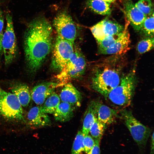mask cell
I'll return each mask as SVG.
<instances>
[{
	"mask_svg": "<svg viewBox=\"0 0 154 154\" xmlns=\"http://www.w3.org/2000/svg\"><path fill=\"white\" fill-rule=\"evenodd\" d=\"M52 29L43 17L29 23L25 32L24 49L27 68L34 73L40 68L52 47Z\"/></svg>",
	"mask_w": 154,
	"mask_h": 154,
	"instance_id": "obj_1",
	"label": "cell"
},
{
	"mask_svg": "<svg viewBox=\"0 0 154 154\" xmlns=\"http://www.w3.org/2000/svg\"><path fill=\"white\" fill-rule=\"evenodd\" d=\"M125 62L120 55L102 59L93 72L91 87L105 98L119 84Z\"/></svg>",
	"mask_w": 154,
	"mask_h": 154,
	"instance_id": "obj_2",
	"label": "cell"
},
{
	"mask_svg": "<svg viewBox=\"0 0 154 154\" xmlns=\"http://www.w3.org/2000/svg\"><path fill=\"white\" fill-rule=\"evenodd\" d=\"M137 80L134 70L123 76L119 84L105 98L114 105L122 108L129 106L133 97Z\"/></svg>",
	"mask_w": 154,
	"mask_h": 154,
	"instance_id": "obj_3",
	"label": "cell"
},
{
	"mask_svg": "<svg viewBox=\"0 0 154 154\" xmlns=\"http://www.w3.org/2000/svg\"><path fill=\"white\" fill-rule=\"evenodd\" d=\"M0 116L8 121L26 122L22 106L17 97L0 88Z\"/></svg>",
	"mask_w": 154,
	"mask_h": 154,
	"instance_id": "obj_4",
	"label": "cell"
},
{
	"mask_svg": "<svg viewBox=\"0 0 154 154\" xmlns=\"http://www.w3.org/2000/svg\"><path fill=\"white\" fill-rule=\"evenodd\" d=\"M86 66L84 57L80 51L76 49L68 62L57 76L60 86L80 77L84 73Z\"/></svg>",
	"mask_w": 154,
	"mask_h": 154,
	"instance_id": "obj_5",
	"label": "cell"
},
{
	"mask_svg": "<svg viewBox=\"0 0 154 154\" xmlns=\"http://www.w3.org/2000/svg\"><path fill=\"white\" fill-rule=\"evenodd\" d=\"M119 113L134 140L140 150L143 149L151 133V129L138 120L131 111L124 109Z\"/></svg>",
	"mask_w": 154,
	"mask_h": 154,
	"instance_id": "obj_6",
	"label": "cell"
},
{
	"mask_svg": "<svg viewBox=\"0 0 154 154\" xmlns=\"http://www.w3.org/2000/svg\"><path fill=\"white\" fill-rule=\"evenodd\" d=\"M74 44L57 36L52 52L51 65L54 70L60 72L68 62L74 51Z\"/></svg>",
	"mask_w": 154,
	"mask_h": 154,
	"instance_id": "obj_7",
	"label": "cell"
},
{
	"mask_svg": "<svg viewBox=\"0 0 154 154\" xmlns=\"http://www.w3.org/2000/svg\"><path fill=\"white\" fill-rule=\"evenodd\" d=\"M6 18V27L3 34L2 46L5 64L8 65L16 58L17 52V47L12 17L9 13H7Z\"/></svg>",
	"mask_w": 154,
	"mask_h": 154,
	"instance_id": "obj_8",
	"label": "cell"
},
{
	"mask_svg": "<svg viewBox=\"0 0 154 154\" xmlns=\"http://www.w3.org/2000/svg\"><path fill=\"white\" fill-rule=\"evenodd\" d=\"M53 25L58 36L73 44L76 35V28L71 16L66 12H63L54 18Z\"/></svg>",
	"mask_w": 154,
	"mask_h": 154,
	"instance_id": "obj_9",
	"label": "cell"
},
{
	"mask_svg": "<svg viewBox=\"0 0 154 154\" xmlns=\"http://www.w3.org/2000/svg\"><path fill=\"white\" fill-rule=\"evenodd\" d=\"M123 26L108 19H105L90 28L97 42L106 37L118 34L124 29Z\"/></svg>",
	"mask_w": 154,
	"mask_h": 154,
	"instance_id": "obj_10",
	"label": "cell"
},
{
	"mask_svg": "<svg viewBox=\"0 0 154 154\" xmlns=\"http://www.w3.org/2000/svg\"><path fill=\"white\" fill-rule=\"evenodd\" d=\"M128 25L127 23L123 31L111 46L99 51V53L104 54L121 55L126 52L129 49L130 43V35L127 29Z\"/></svg>",
	"mask_w": 154,
	"mask_h": 154,
	"instance_id": "obj_11",
	"label": "cell"
},
{
	"mask_svg": "<svg viewBox=\"0 0 154 154\" xmlns=\"http://www.w3.org/2000/svg\"><path fill=\"white\" fill-rule=\"evenodd\" d=\"M124 13L134 30L139 31L146 17L135 5L132 0H123Z\"/></svg>",
	"mask_w": 154,
	"mask_h": 154,
	"instance_id": "obj_12",
	"label": "cell"
},
{
	"mask_svg": "<svg viewBox=\"0 0 154 154\" xmlns=\"http://www.w3.org/2000/svg\"><path fill=\"white\" fill-rule=\"evenodd\" d=\"M60 86L58 83L52 82L42 83L35 86L32 90L31 96L35 103L41 105L53 92L56 88Z\"/></svg>",
	"mask_w": 154,
	"mask_h": 154,
	"instance_id": "obj_13",
	"label": "cell"
},
{
	"mask_svg": "<svg viewBox=\"0 0 154 154\" xmlns=\"http://www.w3.org/2000/svg\"><path fill=\"white\" fill-rule=\"evenodd\" d=\"M59 96L62 102L68 103L75 107L81 106V94L70 83H68L64 85Z\"/></svg>",
	"mask_w": 154,
	"mask_h": 154,
	"instance_id": "obj_14",
	"label": "cell"
},
{
	"mask_svg": "<svg viewBox=\"0 0 154 154\" xmlns=\"http://www.w3.org/2000/svg\"><path fill=\"white\" fill-rule=\"evenodd\" d=\"M27 118L29 124L34 128L49 126L51 124L50 118L47 114L42 112L40 107H33L28 112Z\"/></svg>",
	"mask_w": 154,
	"mask_h": 154,
	"instance_id": "obj_15",
	"label": "cell"
},
{
	"mask_svg": "<svg viewBox=\"0 0 154 154\" xmlns=\"http://www.w3.org/2000/svg\"><path fill=\"white\" fill-rule=\"evenodd\" d=\"M96 102L97 119L107 126L115 122L118 116L117 110L99 102Z\"/></svg>",
	"mask_w": 154,
	"mask_h": 154,
	"instance_id": "obj_16",
	"label": "cell"
},
{
	"mask_svg": "<svg viewBox=\"0 0 154 154\" xmlns=\"http://www.w3.org/2000/svg\"><path fill=\"white\" fill-rule=\"evenodd\" d=\"M11 91L17 97L22 107L28 106L31 97L27 85L23 83L15 84L11 88Z\"/></svg>",
	"mask_w": 154,
	"mask_h": 154,
	"instance_id": "obj_17",
	"label": "cell"
},
{
	"mask_svg": "<svg viewBox=\"0 0 154 154\" xmlns=\"http://www.w3.org/2000/svg\"><path fill=\"white\" fill-rule=\"evenodd\" d=\"M74 107L68 103L60 102L53 114L55 119L60 122L70 120L73 116Z\"/></svg>",
	"mask_w": 154,
	"mask_h": 154,
	"instance_id": "obj_18",
	"label": "cell"
},
{
	"mask_svg": "<svg viewBox=\"0 0 154 154\" xmlns=\"http://www.w3.org/2000/svg\"><path fill=\"white\" fill-rule=\"evenodd\" d=\"M97 118L96 101H91L85 113L82 131L85 136L88 134L90 127Z\"/></svg>",
	"mask_w": 154,
	"mask_h": 154,
	"instance_id": "obj_19",
	"label": "cell"
},
{
	"mask_svg": "<svg viewBox=\"0 0 154 154\" xmlns=\"http://www.w3.org/2000/svg\"><path fill=\"white\" fill-rule=\"evenodd\" d=\"M87 5L92 11L99 15H108L111 13L110 3L102 0H88Z\"/></svg>",
	"mask_w": 154,
	"mask_h": 154,
	"instance_id": "obj_20",
	"label": "cell"
},
{
	"mask_svg": "<svg viewBox=\"0 0 154 154\" xmlns=\"http://www.w3.org/2000/svg\"><path fill=\"white\" fill-rule=\"evenodd\" d=\"M60 100L59 96L54 92L40 107L41 111L46 114H53L60 103Z\"/></svg>",
	"mask_w": 154,
	"mask_h": 154,
	"instance_id": "obj_21",
	"label": "cell"
},
{
	"mask_svg": "<svg viewBox=\"0 0 154 154\" xmlns=\"http://www.w3.org/2000/svg\"><path fill=\"white\" fill-rule=\"evenodd\" d=\"M107 126L97 118L91 126L89 132L94 139L100 141Z\"/></svg>",
	"mask_w": 154,
	"mask_h": 154,
	"instance_id": "obj_22",
	"label": "cell"
},
{
	"mask_svg": "<svg viewBox=\"0 0 154 154\" xmlns=\"http://www.w3.org/2000/svg\"><path fill=\"white\" fill-rule=\"evenodd\" d=\"M82 131H79L73 143L71 154H87L83 144L84 137Z\"/></svg>",
	"mask_w": 154,
	"mask_h": 154,
	"instance_id": "obj_23",
	"label": "cell"
},
{
	"mask_svg": "<svg viewBox=\"0 0 154 154\" xmlns=\"http://www.w3.org/2000/svg\"><path fill=\"white\" fill-rule=\"evenodd\" d=\"M154 13L146 17L139 31L145 37H153Z\"/></svg>",
	"mask_w": 154,
	"mask_h": 154,
	"instance_id": "obj_24",
	"label": "cell"
},
{
	"mask_svg": "<svg viewBox=\"0 0 154 154\" xmlns=\"http://www.w3.org/2000/svg\"><path fill=\"white\" fill-rule=\"evenodd\" d=\"M135 5L146 17L154 13L153 6L151 0H140Z\"/></svg>",
	"mask_w": 154,
	"mask_h": 154,
	"instance_id": "obj_25",
	"label": "cell"
},
{
	"mask_svg": "<svg viewBox=\"0 0 154 154\" xmlns=\"http://www.w3.org/2000/svg\"><path fill=\"white\" fill-rule=\"evenodd\" d=\"M154 42L153 37H147L141 40L137 46V49L139 53L143 54L153 49Z\"/></svg>",
	"mask_w": 154,
	"mask_h": 154,
	"instance_id": "obj_26",
	"label": "cell"
},
{
	"mask_svg": "<svg viewBox=\"0 0 154 154\" xmlns=\"http://www.w3.org/2000/svg\"><path fill=\"white\" fill-rule=\"evenodd\" d=\"M120 33L106 37L97 42L99 51L107 48L111 46L118 38Z\"/></svg>",
	"mask_w": 154,
	"mask_h": 154,
	"instance_id": "obj_27",
	"label": "cell"
},
{
	"mask_svg": "<svg viewBox=\"0 0 154 154\" xmlns=\"http://www.w3.org/2000/svg\"><path fill=\"white\" fill-rule=\"evenodd\" d=\"M83 144L85 150L88 153L94 145L95 140L90 135L88 134L84 136Z\"/></svg>",
	"mask_w": 154,
	"mask_h": 154,
	"instance_id": "obj_28",
	"label": "cell"
},
{
	"mask_svg": "<svg viewBox=\"0 0 154 154\" xmlns=\"http://www.w3.org/2000/svg\"><path fill=\"white\" fill-rule=\"evenodd\" d=\"M4 16L2 11L0 13V60L3 54L2 42L3 34V31L4 23Z\"/></svg>",
	"mask_w": 154,
	"mask_h": 154,
	"instance_id": "obj_29",
	"label": "cell"
},
{
	"mask_svg": "<svg viewBox=\"0 0 154 154\" xmlns=\"http://www.w3.org/2000/svg\"><path fill=\"white\" fill-rule=\"evenodd\" d=\"M95 144L93 147L87 154H100V140L94 139Z\"/></svg>",
	"mask_w": 154,
	"mask_h": 154,
	"instance_id": "obj_30",
	"label": "cell"
},
{
	"mask_svg": "<svg viewBox=\"0 0 154 154\" xmlns=\"http://www.w3.org/2000/svg\"><path fill=\"white\" fill-rule=\"evenodd\" d=\"M154 132H153L151 139V146L150 154H154Z\"/></svg>",
	"mask_w": 154,
	"mask_h": 154,
	"instance_id": "obj_31",
	"label": "cell"
},
{
	"mask_svg": "<svg viewBox=\"0 0 154 154\" xmlns=\"http://www.w3.org/2000/svg\"><path fill=\"white\" fill-rule=\"evenodd\" d=\"M102 0L107 3H110L114 2L116 0Z\"/></svg>",
	"mask_w": 154,
	"mask_h": 154,
	"instance_id": "obj_32",
	"label": "cell"
},
{
	"mask_svg": "<svg viewBox=\"0 0 154 154\" xmlns=\"http://www.w3.org/2000/svg\"><path fill=\"white\" fill-rule=\"evenodd\" d=\"M2 11L1 10L0 8V13Z\"/></svg>",
	"mask_w": 154,
	"mask_h": 154,
	"instance_id": "obj_33",
	"label": "cell"
}]
</instances>
